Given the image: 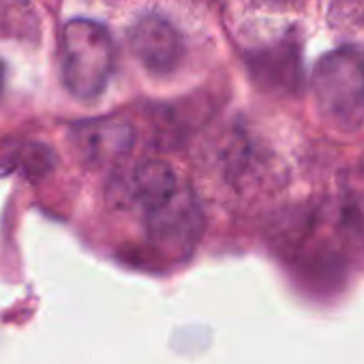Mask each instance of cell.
<instances>
[{
	"mask_svg": "<svg viewBox=\"0 0 364 364\" xmlns=\"http://www.w3.org/2000/svg\"><path fill=\"white\" fill-rule=\"evenodd\" d=\"M311 84L326 122L345 133L364 127V50L341 43L323 54L315 65Z\"/></svg>",
	"mask_w": 364,
	"mask_h": 364,
	"instance_id": "1",
	"label": "cell"
},
{
	"mask_svg": "<svg viewBox=\"0 0 364 364\" xmlns=\"http://www.w3.org/2000/svg\"><path fill=\"white\" fill-rule=\"evenodd\" d=\"M116 50L105 26L92 20H71L60 37V73L67 90L80 101L97 99L114 71Z\"/></svg>",
	"mask_w": 364,
	"mask_h": 364,
	"instance_id": "2",
	"label": "cell"
},
{
	"mask_svg": "<svg viewBox=\"0 0 364 364\" xmlns=\"http://www.w3.org/2000/svg\"><path fill=\"white\" fill-rule=\"evenodd\" d=\"M204 232V215L191 189H176L165 202L146 210V234L156 253L169 259L193 255Z\"/></svg>",
	"mask_w": 364,
	"mask_h": 364,
	"instance_id": "3",
	"label": "cell"
},
{
	"mask_svg": "<svg viewBox=\"0 0 364 364\" xmlns=\"http://www.w3.org/2000/svg\"><path fill=\"white\" fill-rule=\"evenodd\" d=\"M129 46L141 67L156 75L176 71L185 58V41L180 33L159 16L137 20L129 33Z\"/></svg>",
	"mask_w": 364,
	"mask_h": 364,
	"instance_id": "4",
	"label": "cell"
},
{
	"mask_svg": "<svg viewBox=\"0 0 364 364\" xmlns=\"http://www.w3.org/2000/svg\"><path fill=\"white\" fill-rule=\"evenodd\" d=\"M77 159L88 167H105L120 161L133 146V127L114 118L84 120L69 133Z\"/></svg>",
	"mask_w": 364,
	"mask_h": 364,
	"instance_id": "5",
	"label": "cell"
},
{
	"mask_svg": "<svg viewBox=\"0 0 364 364\" xmlns=\"http://www.w3.org/2000/svg\"><path fill=\"white\" fill-rule=\"evenodd\" d=\"M178 178L169 163L165 161H144L139 163L127 182V191L135 204L146 213L161 202H165L176 189H178Z\"/></svg>",
	"mask_w": 364,
	"mask_h": 364,
	"instance_id": "6",
	"label": "cell"
},
{
	"mask_svg": "<svg viewBox=\"0 0 364 364\" xmlns=\"http://www.w3.org/2000/svg\"><path fill=\"white\" fill-rule=\"evenodd\" d=\"M251 67H253L257 82L268 88L287 90V88L298 86L300 65H298V54L294 48H287V46L270 48L257 54Z\"/></svg>",
	"mask_w": 364,
	"mask_h": 364,
	"instance_id": "7",
	"label": "cell"
},
{
	"mask_svg": "<svg viewBox=\"0 0 364 364\" xmlns=\"http://www.w3.org/2000/svg\"><path fill=\"white\" fill-rule=\"evenodd\" d=\"M328 26L343 43L364 50V0H332Z\"/></svg>",
	"mask_w": 364,
	"mask_h": 364,
	"instance_id": "8",
	"label": "cell"
},
{
	"mask_svg": "<svg viewBox=\"0 0 364 364\" xmlns=\"http://www.w3.org/2000/svg\"><path fill=\"white\" fill-rule=\"evenodd\" d=\"M5 161H9L11 169L26 176H41L54 165L52 152L43 144H20L5 154Z\"/></svg>",
	"mask_w": 364,
	"mask_h": 364,
	"instance_id": "9",
	"label": "cell"
},
{
	"mask_svg": "<svg viewBox=\"0 0 364 364\" xmlns=\"http://www.w3.org/2000/svg\"><path fill=\"white\" fill-rule=\"evenodd\" d=\"M353 198H351V204H349V221L351 225L364 234V159H362V167H360V180L353 189Z\"/></svg>",
	"mask_w": 364,
	"mask_h": 364,
	"instance_id": "10",
	"label": "cell"
},
{
	"mask_svg": "<svg viewBox=\"0 0 364 364\" xmlns=\"http://www.w3.org/2000/svg\"><path fill=\"white\" fill-rule=\"evenodd\" d=\"M306 0H249V5L268 11H296L302 9Z\"/></svg>",
	"mask_w": 364,
	"mask_h": 364,
	"instance_id": "11",
	"label": "cell"
},
{
	"mask_svg": "<svg viewBox=\"0 0 364 364\" xmlns=\"http://www.w3.org/2000/svg\"><path fill=\"white\" fill-rule=\"evenodd\" d=\"M5 77H7V71H5V63L0 60V97H3V90H5Z\"/></svg>",
	"mask_w": 364,
	"mask_h": 364,
	"instance_id": "12",
	"label": "cell"
}]
</instances>
